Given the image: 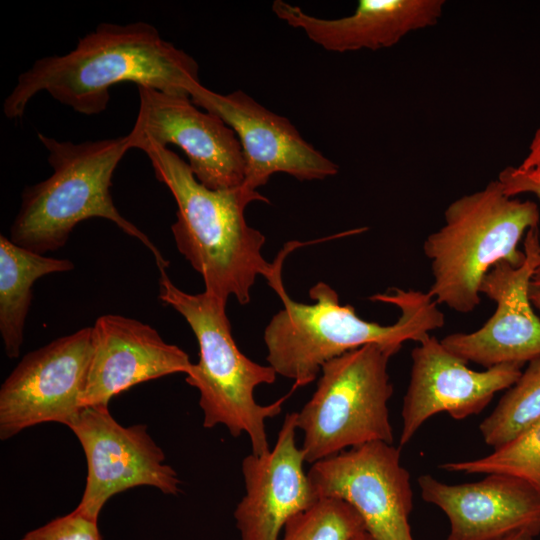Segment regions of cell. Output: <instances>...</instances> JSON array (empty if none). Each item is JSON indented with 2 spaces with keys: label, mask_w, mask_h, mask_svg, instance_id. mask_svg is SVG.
Listing matches in <instances>:
<instances>
[{
  "label": "cell",
  "mask_w": 540,
  "mask_h": 540,
  "mask_svg": "<svg viewBox=\"0 0 540 540\" xmlns=\"http://www.w3.org/2000/svg\"><path fill=\"white\" fill-rule=\"evenodd\" d=\"M444 5V0H360L351 15L322 19L275 0L272 11L325 50L343 53L392 47L409 33L436 25Z\"/></svg>",
  "instance_id": "18"
},
{
  "label": "cell",
  "mask_w": 540,
  "mask_h": 540,
  "mask_svg": "<svg viewBox=\"0 0 540 540\" xmlns=\"http://www.w3.org/2000/svg\"><path fill=\"white\" fill-rule=\"evenodd\" d=\"M272 289L283 308L264 331L266 360L277 375L294 381V389L312 383L326 362L350 350L370 343H419L445 323L436 301L418 290L394 287L369 297L400 310L395 323L381 325L359 317L353 306L341 305L337 292L325 282L310 288L312 304L291 299L283 281Z\"/></svg>",
  "instance_id": "3"
},
{
  "label": "cell",
  "mask_w": 540,
  "mask_h": 540,
  "mask_svg": "<svg viewBox=\"0 0 540 540\" xmlns=\"http://www.w3.org/2000/svg\"><path fill=\"white\" fill-rule=\"evenodd\" d=\"M159 271V299L184 317L198 342L199 361L192 365L185 381L199 391L203 427L224 425L235 438L245 433L252 454H266L270 447L265 422L281 413L290 393L269 405L257 403L255 389L274 383L277 373L239 350L226 303L205 291L186 293L171 281L166 269Z\"/></svg>",
  "instance_id": "6"
},
{
  "label": "cell",
  "mask_w": 540,
  "mask_h": 540,
  "mask_svg": "<svg viewBox=\"0 0 540 540\" xmlns=\"http://www.w3.org/2000/svg\"><path fill=\"white\" fill-rule=\"evenodd\" d=\"M400 458L399 448L375 441L319 460L307 474L318 498L347 502L374 540H415L410 474Z\"/></svg>",
  "instance_id": "9"
},
{
  "label": "cell",
  "mask_w": 540,
  "mask_h": 540,
  "mask_svg": "<svg viewBox=\"0 0 540 540\" xmlns=\"http://www.w3.org/2000/svg\"><path fill=\"white\" fill-rule=\"evenodd\" d=\"M363 531L364 521L351 505L337 498H319L287 521L281 540H352Z\"/></svg>",
  "instance_id": "22"
},
{
  "label": "cell",
  "mask_w": 540,
  "mask_h": 540,
  "mask_svg": "<svg viewBox=\"0 0 540 540\" xmlns=\"http://www.w3.org/2000/svg\"><path fill=\"white\" fill-rule=\"evenodd\" d=\"M297 429V412L288 413L274 447L264 455L244 457L245 494L234 510L241 540H279L287 521L319 499L304 471Z\"/></svg>",
  "instance_id": "16"
},
{
  "label": "cell",
  "mask_w": 540,
  "mask_h": 540,
  "mask_svg": "<svg viewBox=\"0 0 540 540\" xmlns=\"http://www.w3.org/2000/svg\"><path fill=\"white\" fill-rule=\"evenodd\" d=\"M529 193H532V194L536 195L537 198H538L539 201H540V188H534V189H532Z\"/></svg>",
  "instance_id": "29"
},
{
  "label": "cell",
  "mask_w": 540,
  "mask_h": 540,
  "mask_svg": "<svg viewBox=\"0 0 540 540\" xmlns=\"http://www.w3.org/2000/svg\"><path fill=\"white\" fill-rule=\"evenodd\" d=\"M497 180L510 197L529 193L534 188H540V167L521 170L509 166L500 172Z\"/></svg>",
  "instance_id": "24"
},
{
  "label": "cell",
  "mask_w": 540,
  "mask_h": 540,
  "mask_svg": "<svg viewBox=\"0 0 540 540\" xmlns=\"http://www.w3.org/2000/svg\"><path fill=\"white\" fill-rule=\"evenodd\" d=\"M139 108L127 134L131 149L147 143L178 146L196 179L209 189L244 182V158L235 132L218 116L199 108L190 97L137 86Z\"/></svg>",
  "instance_id": "11"
},
{
  "label": "cell",
  "mask_w": 540,
  "mask_h": 540,
  "mask_svg": "<svg viewBox=\"0 0 540 540\" xmlns=\"http://www.w3.org/2000/svg\"><path fill=\"white\" fill-rule=\"evenodd\" d=\"M439 468L465 474H509L527 481L540 493V421L486 456L442 463Z\"/></svg>",
  "instance_id": "21"
},
{
  "label": "cell",
  "mask_w": 540,
  "mask_h": 540,
  "mask_svg": "<svg viewBox=\"0 0 540 540\" xmlns=\"http://www.w3.org/2000/svg\"><path fill=\"white\" fill-rule=\"evenodd\" d=\"M411 359L401 411L400 447L437 413L447 412L456 420L481 413L497 392L517 381L524 366L509 363L475 371L432 335L413 348Z\"/></svg>",
  "instance_id": "14"
},
{
  "label": "cell",
  "mask_w": 540,
  "mask_h": 540,
  "mask_svg": "<svg viewBox=\"0 0 540 540\" xmlns=\"http://www.w3.org/2000/svg\"><path fill=\"white\" fill-rule=\"evenodd\" d=\"M534 537L535 536H533L531 533L522 531L510 534L499 540H534Z\"/></svg>",
  "instance_id": "27"
},
{
  "label": "cell",
  "mask_w": 540,
  "mask_h": 540,
  "mask_svg": "<svg viewBox=\"0 0 540 540\" xmlns=\"http://www.w3.org/2000/svg\"><path fill=\"white\" fill-rule=\"evenodd\" d=\"M527 364L479 426L484 442L494 450L540 421V357Z\"/></svg>",
  "instance_id": "20"
},
{
  "label": "cell",
  "mask_w": 540,
  "mask_h": 540,
  "mask_svg": "<svg viewBox=\"0 0 540 540\" xmlns=\"http://www.w3.org/2000/svg\"><path fill=\"white\" fill-rule=\"evenodd\" d=\"M73 268L68 259L33 252L0 235V334L8 358L20 354L34 283Z\"/></svg>",
  "instance_id": "19"
},
{
  "label": "cell",
  "mask_w": 540,
  "mask_h": 540,
  "mask_svg": "<svg viewBox=\"0 0 540 540\" xmlns=\"http://www.w3.org/2000/svg\"><path fill=\"white\" fill-rule=\"evenodd\" d=\"M525 259L519 266L502 261L484 276L480 294L496 307L478 330L452 333L441 339L443 346L465 362L491 368L522 364L540 357V317L529 298V285L540 267L539 229L524 237Z\"/></svg>",
  "instance_id": "12"
},
{
  "label": "cell",
  "mask_w": 540,
  "mask_h": 540,
  "mask_svg": "<svg viewBox=\"0 0 540 540\" xmlns=\"http://www.w3.org/2000/svg\"><path fill=\"white\" fill-rule=\"evenodd\" d=\"M421 498L449 519L446 540H499L516 532L540 534V493L527 481L491 473L480 481L446 484L418 478Z\"/></svg>",
  "instance_id": "17"
},
{
  "label": "cell",
  "mask_w": 540,
  "mask_h": 540,
  "mask_svg": "<svg viewBox=\"0 0 540 540\" xmlns=\"http://www.w3.org/2000/svg\"><path fill=\"white\" fill-rule=\"evenodd\" d=\"M20 540H102L98 522L75 509L26 533Z\"/></svg>",
  "instance_id": "23"
},
{
  "label": "cell",
  "mask_w": 540,
  "mask_h": 540,
  "mask_svg": "<svg viewBox=\"0 0 540 540\" xmlns=\"http://www.w3.org/2000/svg\"><path fill=\"white\" fill-rule=\"evenodd\" d=\"M352 540H374L367 531H363L356 535Z\"/></svg>",
  "instance_id": "28"
},
{
  "label": "cell",
  "mask_w": 540,
  "mask_h": 540,
  "mask_svg": "<svg viewBox=\"0 0 540 540\" xmlns=\"http://www.w3.org/2000/svg\"><path fill=\"white\" fill-rule=\"evenodd\" d=\"M539 219L536 203L508 196L498 180L457 198L444 211L443 225L423 242L433 276L427 292L455 312L474 311L481 282L495 264L523 263L517 246Z\"/></svg>",
  "instance_id": "5"
},
{
  "label": "cell",
  "mask_w": 540,
  "mask_h": 540,
  "mask_svg": "<svg viewBox=\"0 0 540 540\" xmlns=\"http://www.w3.org/2000/svg\"><path fill=\"white\" fill-rule=\"evenodd\" d=\"M37 135L53 173L23 190L9 239L45 255L63 247L80 222L104 218L139 240L154 255L158 268L166 269L169 263L156 245L120 214L112 199L114 171L131 149L128 136L73 143Z\"/></svg>",
  "instance_id": "4"
},
{
  "label": "cell",
  "mask_w": 540,
  "mask_h": 540,
  "mask_svg": "<svg viewBox=\"0 0 540 540\" xmlns=\"http://www.w3.org/2000/svg\"><path fill=\"white\" fill-rule=\"evenodd\" d=\"M139 149L150 160L157 180L167 186L176 201L173 238L180 254L203 278L205 292L226 304L233 296L245 305L258 276L262 275L269 285L281 278L286 255L301 243H288L273 263L263 257L265 236L247 224L245 210L254 201L269 203L265 196L244 184L209 189L168 147L147 143Z\"/></svg>",
  "instance_id": "2"
},
{
  "label": "cell",
  "mask_w": 540,
  "mask_h": 540,
  "mask_svg": "<svg viewBox=\"0 0 540 540\" xmlns=\"http://www.w3.org/2000/svg\"><path fill=\"white\" fill-rule=\"evenodd\" d=\"M92 353L91 326L27 353L0 388V439L78 415Z\"/></svg>",
  "instance_id": "10"
},
{
  "label": "cell",
  "mask_w": 540,
  "mask_h": 540,
  "mask_svg": "<svg viewBox=\"0 0 540 540\" xmlns=\"http://www.w3.org/2000/svg\"><path fill=\"white\" fill-rule=\"evenodd\" d=\"M535 275H540V267L537 269L536 271V274Z\"/></svg>",
  "instance_id": "30"
},
{
  "label": "cell",
  "mask_w": 540,
  "mask_h": 540,
  "mask_svg": "<svg viewBox=\"0 0 540 540\" xmlns=\"http://www.w3.org/2000/svg\"><path fill=\"white\" fill-rule=\"evenodd\" d=\"M92 353L81 408L108 406L131 387L190 371L193 363L148 324L116 314L99 316L91 326Z\"/></svg>",
  "instance_id": "15"
},
{
  "label": "cell",
  "mask_w": 540,
  "mask_h": 540,
  "mask_svg": "<svg viewBox=\"0 0 540 540\" xmlns=\"http://www.w3.org/2000/svg\"><path fill=\"white\" fill-rule=\"evenodd\" d=\"M190 98L235 132L244 158L243 184L253 190L276 173L312 181L339 171L338 165L308 143L286 117L266 109L241 90L219 94L199 83L192 88Z\"/></svg>",
  "instance_id": "13"
},
{
  "label": "cell",
  "mask_w": 540,
  "mask_h": 540,
  "mask_svg": "<svg viewBox=\"0 0 540 540\" xmlns=\"http://www.w3.org/2000/svg\"><path fill=\"white\" fill-rule=\"evenodd\" d=\"M122 82L187 97L201 83L197 61L151 24L101 23L70 52L38 59L21 73L3 113L21 118L29 101L44 91L80 114L97 115L106 110L111 87Z\"/></svg>",
  "instance_id": "1"
},
{
  "label": "cell",
  "mask_w": 540,
  "mask_h": 540,
  "mask_svg": "<svg viewBox=\"0 0 540 540\" xmlns=\"http://www.w3.org/2000/svg\"><path fill=\"white\" fill-rule=\"evenodd\" d=\"M402 346L370 343L326 362L311 398L297 412L305 460L313 464L366 443H393L388 362Z\"/></svg>",
  "instance_id": "7"
},
{
  "label": "cell",
  "mask_w": 540,
  "mask_h": 540,
  "mask_svg": "<svg viewBox=\"0 0 540 540\" xmlns=\"http://www.w3.org/2000/svg\"><path fill=\"white\" fill-rule=\"evenodd\" d=\"M540 167V126L536 129L528 147V152L518 166L521 170Z\"/></svg>",
  "instance_id": "25"
},
{
  "label": "cell",
  "mask_w": 540,
  "mask_h": 540,
  "mask_svg": "<svg viewBox=\"0 0 540 540\" xmlns=\"http://www.w3.org/2000/svg\"><path fill=\"white\" fill-rule=\"evenodd\" d=\"M79 440L87 461L82 498L75 510L97 521L105 503L115 494L137 486H152L177 496L181 481L165 462L163 450L146 424L122 426L108 406H88L67 426Z\"/></svg>",
  "instance_id": "8"
},
{
  "label": "cell",
  "mask_w": 540,
  "mask_h": 540,
  "mask_svg": "<svg viewBox=\"0 0 540 540\" xmlns=\"http://www.w3.org/2000/svg\"><path fill=\"white\" fill-rule=\"evenodd\" d=\"M529 298L540 317V275H534L529 285Z\"/></svg>",
  "instance_id": "26"
}]
</instances>
